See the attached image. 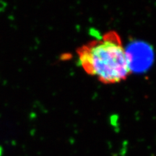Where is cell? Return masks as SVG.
I'll list each match as a JSON object with an SVG mask.
<instances>
[{
    "label": "cell",
    "instance_id": "obj_1",
    "mask_svg": "<svg viewBox=\"0 0 156 156\" xmlns=\"http://www.w3.org/2000/svg\"><path fill=\"white\" fill-rule=\"evenodd\" d=\"M78 61L87 75L106 85L127 79L132 73L127 51L120 35L109 30L77 49Z\"/></svg>",
    "mask_w": 156,
    "mask_h": 156
}]
</instances>
